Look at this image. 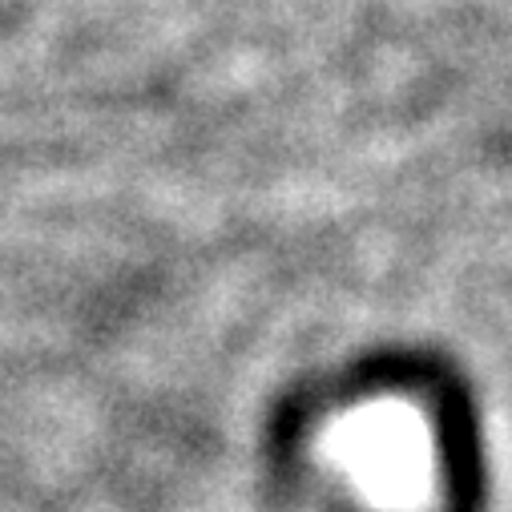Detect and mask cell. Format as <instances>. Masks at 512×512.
Returning a JSON list of instances; mask_svg holds the SVG:
<instances>
[{
    "label": "cell",
    "instance_id": "6da1fadb",
    "mask_svg": "<svg viewBox=\"0 0 512 512\" xmlns=\"http://www.w3.org/2000/svg\"><path fill=\"white\" fill-rule=\"evenodd\" d=\"M339 460L383 508H412L432 492V436L404 404H371L335 432Z\"/></svg>",
    "mask_w": 512,
    "mask_h": 512
}]
</instances>
